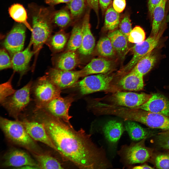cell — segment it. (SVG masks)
I'll use <instances>...</instances> for the list:
<instances>
[{"instance_id": "1", "label": "cell", "mask_w": 169, "mask_h": 169, "mask_svg": "<svg viewBox=\"0 0 169 169\" xmlns=\"http://www.w3.org/2000/svg\"><path fill=\"white\" fill-rule=\"evenodd\" d=\"M39 120L62 157L81 169L110 168L112 164L104 149L92 141L91 134L83 128L74 129L61 120L46 113Z\"/></svg>"}, {"instance_id": "2", "label": "cell", "mask_w": 169, "mask_h": 169, "mask_svg": "<svg viewBox=\"0 0 169 169\" xmlns=\"http://www.w3.org/2000/svg\"><path fill=\"white\" fill-rule=\"evenodd\" d=\"M0 126L10 142L23 147L32 154L44 153L42 148L29 135L19 120H12L0 116Z\"/></svg>"}, {"instance_id": "3", "label": "cell", "mask_w": 169, "mask_h": 169, "mask_svg": "<svg viewBox=\"0 0 169 169\" xmlns=\"http://www.w3.org/2000/svg\"><path fill=\"white\" fill-rule=\"evenodd\" d=\"M30 15L32 31L30 42L33 45V51L35 53L40 50L48 39L53 23L51 12L46 8H35L31 11Z\"/></svg>"}, {"instance_id": "4", "label": "cell", "mask_w": 169, "mask_h": 169, "mask_svg": "<svg viewBox=\"0 0 169 169\" xmlns=\"http://www.w3.org/2000/svg\"><path fill=\"white\" fill-rule=\"evenodd\" d=\"M122 116L125 121L139 122L152 128L169 131V116L139 108H129L124 109Z\"/></svg>"}, {"instance_id": "5", "label": "cell", "mask_w": 169, "mask_h": 169, "mask_svg": "<svg viewBox=\"0 0 169 169\" xmlns=\"http://www.w3.org/2000/svg\"><path fill=\"white\" fill-rule=\"evenodd\" d=\"M33 83L30 81L21 88L16 90L12 95L1 104L10 116L19 120L21 114L30 103L31 89Z\"/></svg>"}, {"instance_id": "6", "label": "cell", "mask_w": 169, "mask_h": 169, "mask_svg": "<svg viewBox=\"0 0 169 169\" xmlns=\"http://www.w3.org/2000/svg\"><path fill=\"white\" fill-rule=\"evenodd\" d=\"M46 75L33 83L31 89L35 108H42L49 102L60 96V90Z\"/></svg>"}, {"instance_id": "7", "label": "cell", "mask_w": 169, "mask_h": 169, "mask_svg": "<svg viewBox=\"0 0 169 169\" xmlns=\"http://www.w3.org/2000/svg\"><path fill=\"white\" fill-rule=\"evenodd\" d=\"M146 138L139 142H131L130 145H122L117 151L121 162L127 166L142 163L147 161L150 156L148 149L145 146Z\"/></svg>"}, {"instance_id": "8", "label": "cell", "mask_w": 169, "mask_h": 169, "mask_svg": "<svg viewBox=\"0 0 169 169\" xmlns=\"http://www.w3.org/2000/svg\"><path fill=\"white\" fill-rule=\"evenodd\" d=\"M166 23L162 24L158 34L154 36L150 35L144 41L136 44L132 50L133 57L130 61L123 69L124 72H128L135 65L138 61L145 55L157 46L166 27Z\"/></svg>"}, {"instance_id": "9", "label": "cell", "mask_w": 169, "mask_h": 169, "mask_svg": "<svg viewBox=\"0 0 169 169\" xmlns=\"http://www.w3.org/2000/svg\"><path fill=\"white\" fill-rule=\"evenodd\" d=\"M106 73L89 76L78 83L81 93L86 95L107 90L109 88L113 76Z\"/></svg>"}, {"instance_id": "10", "label": "cell", "mask_w": 169, "mask_h": 169, "mask_svg": "<svg viewBox=\"0 0 169 169\" xmlns=\"http://www.w3.org/2000/svg\"><path fill=\"white\" fill-rule=\"evenodd\" d=\"M73 101V99L71 97L62 98L60 96L52 99L39 109L59 119L73 127L70 122L72 117L69 115L68 111Z\"/></svg>"}, {"instance_id": "11", "label": "cell", "mask_w": 169, "mask_h": 169, "mask_svg": "<svg viewBox=\"0 0 169 169\" xmlns=\"http://www.w3.org/2000/svg\"><path fill=\"white\" fill-rule=\"evenodd\" d=\"M26 27L24 25L18 23L8 33L4 40V46L12 56L23 49Z\"/></svg>"}, {"instance_id": "12", "label": "cell", "mask_w": 169, "mask_h": 169, "mask_svg": "<svg viewBox=\"0 0 169 169\" xmlns=\"http://www.w3.org/2000/svg\"><path fill=\"white\" fill-rule=\"evenodd\" d=\"M3 158V167H12L16 169L24 165H29L40 169L36 161L27 153L20 149H11L4 155Z\"/></svg>"}, {"instance_id": "13", "label": "cell", "mask_w": 169, "mask_h": 169, "mask_svg": "<svg viewBox=\"0 0 169 169\" xmlns=\"http://www.w3.org/2000/svg\"><path fill=\"white\" fill-rule=\"evenodd\" d=\"M151 96L144 93L118 91L113 95L111 100L115 105L134 108L145 103Z\"/></svg>"}, {"instance_id": "14", "label": "cell", "mask_w": 169, "mask_h": 169, "mask_svg": "<svg viewBox=\"0 0 169 169\" xmlns=\"http://www.w3.org/2000/svg\"><path fill=\"white\" fill-rule=\"evenodd\" d=\"M21 120L28 133L35 141L41 142L58 152L57 149L48 136L43 124L35 119Z\"/></svg>"}, {"instance_id": "15", "label": "cell", "mask_w": 169, "mask_h": 169, "mask_svg": "<svg viewBox=\"0 0 169 169\" xmlns=\"http://www.w3.org/2000/svg\"><path fill=\"white\" fill-rule=\"evenodd\" d=\"M50 80L58 87L65 88L75 84L82 77L81 71H71L52 69L46 74Z\"/></svg>"}, {"instance_id": "16", "label": "cell", "mask_w": 169, "mask_h": 169, "mask_svg": "<svg viewBox=\"0 0 169 169\" xmlns=\"http://www.w3.org/2000/svg\"><path fill=\"white\" fill-rule=\"evenodd\" d=\"M88 7L82 21V38L79 53L85 56L90 55L93 52L95 46V40L91 30L90 23V10Z\"/></svg>"}, {"instance_id": "17", "label": "cell", "mask_w": 169, "mask_h": 169, "mask_svg": "<svg viewBox=\"0 0 169 169\" xmlns=\"http://www.w3.org/2000/svg\"><path fill=\"white\" fill-rule=\"evenodd\" d=\"M138 108L153 113L169 116V100L158 93L153 94L148 100Z\"/></svg>"}, {"instance_id": "18", "label": "cell", "mask_w": 169, "mask_h": 169, "mask_svg": "<svg viewBox=\"0 0 169 169\" xmlns=\"http://www.w3.org/2000/svg\"><path fill=\"white\" fill-rule=\"evenodd\" d=\"M32 45L30 42L24 50L15 53L12 56V68L14 72H17L20 74L18 84L20 83L22 77L28 71L30 60L35 54L34 51L31 50L30 48Z\"/></svg>"}, {"instance_id": "19", "label": "cell", "mask_w": 169, "mask_h": 169, "mask_svg": "<svg viewBox=\"0 0 169 169\" xmlns=\"http://www.w3.org/2000/svg\"><path fill=\"white\" fill-rule=\"evenodd\" d=\"M112 65L111 61L103 58L93 59L81 70L82 77L94 74L107 73L111 69Z\"/></svg>"}, {"instance_id": "20", "label": "cell", "mask_w": 169, "mask_h": 169, "mask_svg": "<svg viewBox=\"0 0 169 169\" xmlns=\"http://www.w3.org/2000/svg\"><path fill=\"white\" fill-rule=\"evenodd\" d=\"M125 130L122 123L115 120L107 123L103 129L105 138L112 146L116 144Z\"/></svg>"}, {"instance_id": "21", "label": "cell", "mask_w": 169, "mask_h": 169, "mask_svg": "<svg viewBox=\"0 0 169 169\" xmlns=\"http://www.w3.org/2000/svg\"><path fill=\"white\" fill-rule=\"evenodd\" d=\"M120 80L119 85L123 89L130 91H139L144 86L143 76L131 70Z\"/></svg>"}, {"instance_id": "22", "label": "cell", "mask_w": 169, "mask_h": 169, "mask_svg": "<svg viewBox=\"0 0 169 169\" xmlns=\"http://www.w3.org/2000/svg\"><path fill=\"white\" fill-rule=\"evenodd\" d=\"M169 0H161L153 11L152 28L150 35L154 36L158 33L166 16V10Z\"/></svg>"}, {"instance_id": "23", "label": "cell", "mask_w": 169, "mask_h": 169, "mask_svg": "<svg viewBox=\"0 0 169 169\" xmlns=\"http://www.w3.org/2000/svg\"><path fill=\"white\" fill-rule=\"evenodd\" d=\"M157 58V55L152 50L141 59L131 70L143 76L154 67Z\"/></svg>"}, {"instance_id": "24", "label": "cell", "mask_w": 169, "mask_h": 169, "mask_svg": "<svg viewBox=\"0 0 169 169\" xmlns=\"http://www.w3.org/2000/svg\"><path fill=\"white\" fill-rule=\"evenodd\" d=\"M110 39L115 51L121 56L124 57L128 50L127 40L119 30H116L109 33Z\"/></svg>"}, {"instance_id": "25", "label": "cell", "mask_w": 169, "mask_h": 169, "mask_svg": "<svg viewBox=\"0 0 169 169\" xmlns=\"http://www.w3.org/2000/svg\"><path fill=\"white\" fill-rule=\"evenodd\" d=\"M78 61V58L75 51L68 50L59 57L56 66L59 69L70 71L75 67Z\"/></svg>"}, {"instance_id": "26", "label": "cell", "mask_w": 169, "mask_h": 169, "mask_svg": "<svg viewBox=\"0 0 169 169\" xmlns=\"http://www.w3.org/2000/svg\"><path fill=\"white\" fill-rule=\"evenodd\" d=\"M10 16L17 23H22L31 32L32 28L27 21V15L26 10L23 6L19 4H15L9 8Z\"/></svg>"}, {"instance_id": "27", "label": "cell", "mask_w": 169, "mask_h": 169, "mask_svg": "<svg viewBox=\"0 0 169 169\" xmlns=\"http://www.w3.org/2000/svg\"><path fill=\"white\" fill-rule=\"evenodd\" d=\"M125 121L124 126L125 130L132 140L138 141L146 138L150 134L148 130L142 127L135 122Z\"/></svg>"}, {"instance_id": "28", "label": "cell", "mask_w": 169, "mask_h": 169, "mask_svg": "<svg viewBox=\"0 0 169 169\" xmlns=\"http://www.w3.org/2000/svg\"><path fill=\"white\" fill-rule=\"evenodd\" d=\"M67 4L66 7L74 22L79 21L84 14L88 7L86 0H71Z\"/></svg>"}, {"instance_id": "29", "label": "cell", "mask_w": 169, "mask_h": 169, "mask_svg": "<svg viewBox=\"0 0 169 169\" xmlns=\"http://www.w3.org/2000/svg\"><path fill=\"white\" fill-rule=\"evenodd\" d=\"M40 169H63L64 168L56 158L48 154H32Z\"/></svg>"}, {"instance_id": "30", "label": "cell", "mask_w": 169, "mask_h": 169, "mask_svg": "<svg viewBox=\"0 0 169 169\" xmlns=\"http://www.w3.org/2000/svg\"><path fill=\"white\" fill-rule=\"evenodd\" d=\"M68 41L67 49L68 50L75 51L80 47L82 38V21L77 22L74 26Z\"/></svg>"}, {"instance_id": "31", "label": "cell", "mask_w": 169, "mask_h": 169, "mask_svg": "<svg viewBox=\"0 0 169 169\" xmlns=\"http://www.w3.org/2000/svg\"><path fill=\"white\" fill-rule=\"evenodd\" d=\"M51 18L53 23L62 28L66 27L73 22L70 12L67 7L58 11H53Z\"/></svg>"}, {"instance_id": "32", "label": "cell", "mask_w": 169, "mask_h": 169, "mask_svg": "<svg viewBox=\"0 0 169 169\" xmlns=\"http://www.w3.org/2000/svg\"><path fill=\"white\" fill-rule=\"evenodd\" d=\"M119 13L110 6L105 12L104 27L106 29L113 31L116 28L120 22Z\"/></svg>"}, {"instance_id": "33", "label": "cell", "mask_w": 169, "mask_h": 169, "mask_svg": "<svg viewBox=\"0 0 169 169\" xmlns=\"http://www.w3.org/2000/svg\"><path fill=\"white\" fill-rule=\"evenodd\" d=\"M96 48L99 54L104 57L113 56L115 51L110 39L107 37L100 38L97 44Z\"/></svg>"}, {"instance_id": "34", "label": "cell", "mask_w": 169, "mask_h": 169, "mask_svg": "<svg viewBox=\"0 0 169 169\" xmlns=\"http://www.w3.org/2000/svg\"><path fill=\"white\" fill-rule=\"evenodd\" d=\"M14 73L7 81L0 85V103L1 104L8 97L14 94L16 90L12 84Z\"/></svg>"}, {"instance_id": "35", "label": "cell", "mask_w": 169, "mask_h": 169, "mask_svg": "<svg viewBox=\"0 0 169 169\" xmlns=\"http://www.w3.org/2000/svg\"><path fill=\"white\" fill-rule=\"evenodd\" d=\"M146 33L144 30L139 26H135L130 33L128 41L137 44L145 39Z\"/></svg>"}, {"instance_id": "36", "label": "cell", "mask_w": 169, "mask_h": 169, "mask_svg": "<svg viewBox=\"0 0 169 169\" xmlns=\"http://www.w3.org/2000/svg\"><path fill=\"white\" fill-rule=\"evenodd\" d=\"M67 41L66 35L62 33H59L54 35L52 38L50 42L52 47L56 50H60L65 46Z\"/></svg>"}, {"instance_id": "37", "label": "cell", "mask_w": 169, "mask_h": 169, "mask_svg": "<svg viewBox=\"0 0 169 169\" xmlns=\"http://www.w3.org/2000/svg\"><path fill=\"white\" fill-rule=\"evenodd\" d=\"M119 31L128 41L130 34L132 30L131 24L129 16L125 15L119 24Z\"/></svg>"}, {"instance_id": "38", "label": "cell", "mask_w": 169, "mask_h": 169, "mask_svg": "<svg viewBox=\"0 0 169 169\" xmlns=\"http://www.w3.org/2000/svg\"><path fill=\"white\" fill-rule=\"evenodd\" d=\"M155 161L157 168L169 169V154H162L157 155Z\"/></svg>"}, {"instance_id": "39", "label": "cell", "mask_w": 169, "mask_h": 169, "mask_svg": "<svg viewBox=\"0 0 169 169\" xmlns=\"http://www.w3.org/2000/svg\"><path fill=\"white\" fill-rule=\"evenodd\" d=\"M12 68V60L5 50L1 49L0 52V69Z\"/></svg>"}, {"instance_id": "40", "label": "cell", "mask_w": 169, "mask_h": 169, "mask_svg": "<svg viewBox=\"0 0 169 169\" xmlns=\"http://www.w3.org/2000/svg\"><path fill=\"white\" fill-rule=\"evenodd\" d=\"M157 143L161 147L169 150V131L159 134L156 138Z\"/></svg>"}, {"instance_id": "41", "label": "cell", "mask_w": 169, "mask_h": 169, "mask_svg": "<svg viewBox=\"0 0 169 169\" xmlns=\"http://www.w3.org/2000/svg\"><path fill=\"white\" fill-rule=\"evenodd\" d=\"M125 0H114L113 3V8L119 13L122 12L126 6Z\"/></svg>"}, {"instance_id": "42", "label": "cell", "mask_w": 169, "mask_h": 169, "mask_svg": "<svg viewBox=\"0 0 169 169\" xmlns=\"http://www.w3.org/2000/svg\"><path fill=\"white\" fill-rule=\"evenodd\" d=\"M161 0H148V14L151 20L153 19V13L156 6Z\"/></svg>"}, {"instance_id": "43", "label": "cell", "mask_w": 169, "mask_h": 169, "mask_svg": "<svg viewBox=\"0 0 169 169\" xmlns=\"http://www.w3.org/2000/svg\"><path fill=\"white\" fill-rule=\"evenodd\" d=\"M86 1L88 6L94 11L98 18L99 6V0H86Z\"/></svg>"}, {"instance_id": "44", "label": "cell", "mask_w": 169, "mask_h": 169, "mask_svg": "<svg viewBox=\"0 0 169 169\" xmlns=\"http://www.w3.org/2000/svg\"><path fill=\"white\" fill-rule=\"evenodd\" d=\"M111 0H99V5L104 13L109 6Z\"/></svg>"}, {"instance_id": "45", "label": "cell", "mask_w": 169, "mask_h": 169, "mask_svg": "<svg viewBox=\"0 0 169 169\" xmlns=\"http://www.w3.org/2000/svg\"><path fill=\"white\" fill-rule=\"evenodd\" d=\"M71 0H46L45 2L47 4L51 6L62 3H67Z\"/></svg>"}, {"instance_id": "46", "label": "cell", "mask_w": 169, "mask_h": 169, "mask_svg": "<svg viewBox=\"0 0 169 169\" xmlns=\"http://www.w3.org/2000/svg\"><path fill=\"white\" fill-rule=\"evenodd\" d=\"M132 169H153L154 168L146 164H144L140 165L131 167Z\"/></svg>"}, {"instance_id": "47", "label": "cell", "mask_w": 169, "mask_h": 169, "mask_svg": "<svg viewBox=\"0 0 169 169\" xmlns=\"http://www.w3.org/2000/svg\"><path fill=\"white\" fill-rule=\"evenodd\" d=\"M16 169H37V168L35 166L29 165H26L23 166Z\"/></svg>"}, {"instance_id": "48", "label": "cell", "mask_w": 169, "mask_h": 169, "mask_svg": "<svg viewBox=\"0 0 169 169\" xmlns=\"http://www.w3.org/2000/svg\"><path fill=\"white\" fill-rule=\"evenodd\" d=\"M166 23L169 22V14L166 16Z\"/></svg>"}]
</instances>
